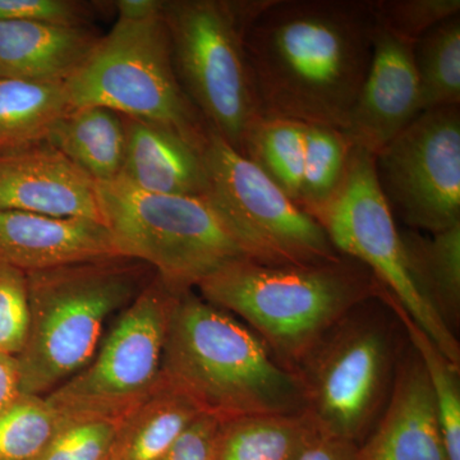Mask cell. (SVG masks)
I'll return each instance as SVG.
<instances>
[{
  "mask_svg": "<svg viewBox=\"0 0 460 460\" xmlns=\"http://www.w3.org/2000/svg\"><path fill=\"white\" fill-rule=\"evenodd\" d=\"M47 142L96 183L117 180L126 147L123 115L102 107L68 109Z\"/></svg>",
  "mask_w": 460,
  "mask_h": 460,
  "instance_id": "20",
  "label": "cell"
},
{
  "mask_svg": "<svg viewBox=\"0 0 460 460\" xmlns=\"http://www.w3.org/2000/svg\"><path fill=\"white\" fill-rule=\"evenodd\" d=\"M420 111L460 105V14L447 18L413 45Z\"/></svg>",
  "mask_w": 460,
  "mask_h": 460,
  "instance_id": "25",
  "label": "cell"
},
{
  "mask_svg": "<svg viewBox=\"0 0 460 460\" xmlns=\"http://www.w3.org/2000/svg\"><path fill=\"white\" fill-rule=\"evenodd\" d=\"M0 210L102 223L96 181L48 142L0 156Z\"/></svg>",
  "mask_w": 460,
  "mask_h": 460,
  "instance_id": "14",
  "label": "cell"
},
{
  "mask_svg": "<svg viewBox=\"0 0 460 460\" xmlns=\"http://www.w3.org/2000/svg\"><path fill=\"white\" fill-rule=\"evenodd\" d=\"M305 138V123L261 118L248 131L242 154L296 204L304 172Z\"/></svg>",
  "mask_w": 460,
  "mask_h": 460,
  "instance_id": "24",
  "label": "cell"
},
{
  "mask_svg": "<svg viewBox=\"0 0 460 460\" xmlns=\"http://www.w3.org/2000/svg\"><path fill=\"white\" fill-rule=\"evenodd\" d=\"M22 395L17 357L0 352V416L11 410Z\"/></svg>",
  "mask_w": 460,
  "mask_h": 460,
  "instance_id": "35",
  "label": "cell"
},
{
  "mask_svg": "<svg viewBox=\"0 0 460 460\" xmlns=\"http://www.w3.org/2000/svg\"><path fill=\"white\" fill-rule=\"evenodd\" d=\"M319 435L305 411L223 420L215 460H298Z\"/></svg>",
  "mask_w": 460,
  "mask_h": 460,
  "instance_id": "22",
  "label": "cell"
},
{
  "mask_svg": "<svg viewBox=\"0 0 460 460\" xmlns=\"http://www.w3.org/2000/svg\"><path fill=\"white\" fill-rule=\"evenodd\" d=\"M410 354L399 362L384 416L359 444L357 460H449L425 368Z\"/></svg>",
  "mask_w": 460,
  "mask_h": 460,
  "instance_id": "15",
  "label": "cell"
},
{
  "mask_svg": "<svg viewBox=\"0 0 460 460\" xmlns=\"http://www.w3.org/2000/svg\"><path fill=\"white\" fill-rule=\"evenodd\" d=\"M93 5L74 0H0V21L84 27Z\"/></svg>",
  "mask_w": 460,
  "mask_h": 460,
  "instance_id": "32",
  "label": "cell"
},
{
  "mask_svg": "<svg viewBox=\"0 0 460 460\" xmlns=\"http://www.w3.org/2000/svg\"><path fill=\"white\" fill-rule=\"evenodd\" d=\"M96 190L117 252L146 263L172 292L248 257L204 196L156 195L120 178L96 183Z\"/></svg>",
  "mask_w": 460,
  "mask_h": 460,
  "instance_id": "6",
  "label": "cell"
},
{
  "mask_svg": "<svg viewBox=\"0 0 460 460\" xmlns=\"http://www.w3.org/2000/svg\"><path fill=\"white\" fill-rule=\"evenodd\" d=\"M371 5L378 25L413 44L432 27L460 14V0H371Z\"/></svg>",
  "mask_w": 460,
  "mask_h": 460,
  "instance_id": "30",
  "label": "cell"
},
{
  "mask_svg": "<svg viewBox=\"0 0 460 460\" xmlns=\"http://www.w3.org/2000/svg\"><path fill=\"white\" fill-rule=\"evenodd\" d=\"M68 109L66 84L0 78V156L47 142Z\"/></svg>",
  "mask_w": 460,
  "mask_h": 460,
  "instance_id": "23",
  "label": "cell"
},
{
  "mask_svg": "<svg viewBox=\"0 0 460 460\" xmlns=\"http://www.w3.org/2000/svg\"><path fill=\"white\" fill-rule=\"evenodd\" d=\"M172 296L156 275L124 308L93 359L45 396L60 420L119 422L155 389Z\"/></svg>",
  "mask_w": 460,
  "mask_h": 460,
  "instance_id": "9",
  "label": "cell"
},
{
  "mask_svg": "<svg viewBox=\"0 0 460 460\" xmlns=\"http://www.w3.org/2000/svg\"><path fill=\"white\" fill-rule=\"evenodd\" d=\"M155 277L146 263L120 255L26 272L30 328L17 356L23 394L45 398L83 370L108 320Z\"/></svg>",
  "mask_w": 460,
  "mask_h": 460,
  "instance_id": "4",
  "label": "cell"
},
{
  "mask_svg": "<svg viewBox=\"0 0 460 460\" xmlns=\"http://www.w3.org/2000/svg\"><path fill=\"white\" fill-rule=\"evenodd\" d=\"M413 45L377 23L370 68L343 129L354 146L371 155L422 113Z\"/></svg>",
  "mask_w": 460,
  "mask_h": 460,
  "instance_id": "13",
  "label": "cell"
},
{
  "mask_svg": "<svg viewBox=\"0 0 460 460\" xmlns=\"http://www.w3.org/2000/svg\"><path fill=\"white\" fill-rule=\"evenodd\" d=\"M376 29L371 0H270L246 36L262 118L344 129Z\"/></svg>",
  "mask_w": 460,
  "mask_h": 460,
  "instance_id": "1",
  "label": "cell"
},
{
  "mask_svg": "<svg viewBox=\"0 0 460 460\" xmlns=\"http://www.w3.org/2000/svg\"><path fill=\"white\" fill-rule=\"evenodd\" d=\"M375 162L387 204L411 229L460 224V105L422 111Z\"/></svg>",
  "mask_w": 460,
  "mask_h": 460,
  "instance_id": "12",
  "label": "cell"
},
{
  "mask_svg": "<svg viewBox=\"0 0 460 460\" xmlns=\"http://www.w3.org/2000/svg\"><path fill=\"white\" fill-rule=\"evenodd\" d=\"M202 159L204 198L251 260L266 265H307L343 256L313 217L210 128Z\"/></svg>",
  "mask_w": 460,
  "mask_h": 460,
  "instance_id": "8",
  "label": "cell"
},
{
  "mask_svg": "<svg viewBox=\"0 0 460 460\" xmlns=\"http://www.w3.org/2000/svg\"><path fill=\"white\" fill-rule=\"evenodd\" d=\"M222 420L201 413L159 460H215Z\"/></svg>",
  "mask_w": 460,
  "mask_h": 460,
  "instance_id": "33",
  "label": "cell"
},
{
  "mask_svg": "<svg viewBox=\"0 0 460 460\" xmlns=\"http://www.w3.org/2000/svg\"><path fill=\"white\" fill-rule=\"evenodd\" d=\"M270 0H171L164 16L181 87L211 131L243 154L261 119L246 36Z\"/></svg>",
  "mask_w": 460,
  "mask_h": 460,
  "instance_id": "5",
  "label": "cell"
},
{
  "mask_svg": "<svg viewBox=\"0 0 460 460\" xmlns=\"http://www.w3.org/2000/svg\"><path fill=\"white\" fill-rule=\"evenodd\" d=\"M401 241L417 293L456 334L460 317V224L429 235L405 230Z\"/></svg>",
  "mask_w": 460,
  "mask_h": 460,
  "instance_id": "21",
  "label": "cell"
},
{
  "mask_svg": "<svg viewBox=\"0 0 460 460\" xmlns=\"http://www.w3.org/2000/svg\"><path fill=\"white\" fill-rule=\"evenodd\" d=\"M123 119L126 147L118 178L156 195L204 196L202 150L160 124L135 118Z\"/></svg>",
  "mask_w": 460,
  "mask_h": 460,
  "instance_id": "17",
  "label": "cell"
},
{
  "mask_svg": "<svg viewBox=\"0 0 460 460\" xmlns=\"http://www.w3.org/2000/svg\"><path fill=\"white\" fill-rule=\"evenodd\" d=\"M162 376L222 422L305 411L298 375L253 330L192 289L172 292Z\"/></svg>",
  "mask_w": 460,
  "mask_h": 460,
  "instance_id": "2",
  "label": "cell"
},
{
  "mask_svg": "<svg viewBox=\"0 0 460 460\" xmlns=\"http://www.w3.org/2000/svg\"><path fill=\"white\" fill-rule=\"evenodd\" d=\"M353 313L321 339L296 374L317 431L359 445L389 393L393 345L384 323Z\"/></svg>",
  "mask_w": 460,
  "mask_h": 460,
  "instance_id": "10",
  "label": "cell"
},
{
  "mask_svg": "<svg viewBox=\"0 0 460 460\" xmlns=\"http://www.w3.org/2000/svg\"><path fill=\"white\" fill-rule=\"evenodd\" d=\"M102 36L89 27L0 21V78L66 84Z\"/></svg>",
  "mask_w": 460,
  "mask_h": 460,
  "instance_id": "18",
  "label": "cell"
},
{
  "mask_svg": "<svg viewBox=\"0 0 460 460\" xmlns=\"http://www.w3.org/2000/svg\"><path fill=\"white\" fill-rule=\"evenodd\" d=\"M119 255L102 223L0 210V262L23 272Z\"/></svg>",
  "mask_w": 460,
  "mask_h": 460,
  "instance_id": "16",
  "label": "cell"
},
{
  "mask_svg": "<svg viewBox=\"0 0 460 460\" xmlns=\"http://www.w3.org/2000/svg\"><path fill=\"white\" fill-rule=\"evenodd\" d=\"M165 0H118L115 8L118 20L145 21L159 16L164 11Z\"/></svg>",
  "mask_w": 460,
  "mask_h": 460,
  "instance_id": "36",
  "label": "cell"
},
{
  "mask_svg": "<svg viewBox=\"0 0 460 460\" xmlns=\"http://www.w3.org/2000/svg\"><path fill=\"white\" fill-rule=\"evenodd\" d=\"M202 298L246 321L272 356L296 372L321 339L385 288L349 256L307 265L234 260L199 284Z\"/></svg>",
  "mask_w": 460,
  "mask_h": 460,
  "instance_id": "3",
  "label": "cell"
},
{
  "mask_svg": "<svg viewBox=\"0 0 460 460\" xmlns=\"http://www.w3.org/2000/svg\"><path fill=\"white\" fill-rule=\"evenodd\" d=\"M313 217L339 252L367 266L441 353L460 368L456 334L423 302L408 275L401 230L396 229L392 208L378 183L375 156L354 148L337 195Z\"/></svg>",
  "mask_w": 460,
  "mask_h": 460,
  "instance_id": "11",
  "label": "cell"
},
{
  "mask_svg": "<svg viewBox=\"0 0 460 460\" xmlns=\"http://www.w3.org/2000/svg\"><path fill=\"white\" fill-rule=\"evenodd\" d=\"M118 423L108 420H62L32 460H108Z\"/></svg>",
  "mask_w": 460,
  "mask_h": 460,
  "instance_id": "29",
  "label": "cell"
},
{
  "mask_svg": "<svg viewBox=\"0 0 460 460\" xmlns=\"http://www.w3.org/2000/svg\"><path fill=\"white\" fill-rule=\"evenodd\" d=\"M201 413L189 395L162 376L118 423L108 460H159Z\"/></svg>",
  "mask_w": 460,
  "mask_h": 460,
  "instance_id": "19",
  "label": "cell"
},
{
  "mask_svg": "<svg viewBox=\"0 0 460 460\" xmlns=\"http://www.w3.org/2000/svg\"><path fill=\"white\" fill-rule=\"evenodd\" d=\"M358 444L332 436L319 435L298 460H357Z\"/></svg>",
  "mask_w": 460,
  "mask_h": 460,
  "instance_id": "34",
  "label": "cell"
},
{
  "mask_svg": "<svg viewBox=\"0 0 460 460\" xmlns=\"http://www.w3.org/2000/svg\"><path fill=\"white\" fill-rule=\"evenodd\" d=\"M59 417L42 396H21L0 416V460H32L59 429Z\"/></svg>",
  "mask_w": 460,
  "mask_h": 460,
  "instance_id": "28",
  "label": "cell"
},
{
  "mask_svg": "<svg viewBox=\"0 0 460 460\" xmlns=\"http://www.w3.org/2000/svg\"><path fill=\"white\" fill-rule=\"evenodd\" d=\"M354 148L343 129L305 124L304 172L296 202L305 214L313 217L337 195Z\"/></svg>",
  "mask_w": 460,
  "mask_h": 460,
  "instance_id": "27",
  "label": "cell"
},
{
  "mask_svg": "<svg viewBox=\"0 0 460 460\" xmlns=\"http://www.w3.org/2000/svg\"><path fill=\"white\" fill-rule=\"evenodd\" d=\"M384 304L399 317L407 332L414 352L425 368L432 395H434L438 425L449 460H460V390L459 368L456 367L431 338L417 325L407 311L390 293L380 296Z\"/></svg>",
  "mask_w": 460,
  "mask_h": 460,
  "instance_id": "26",
  "label": "cell"
},
{
  "mask_svg": "<svg viewBox=\"0 0 460 460\" xmlns=\"http://www.w3.org/2000/svg\"><path fill=\"white\" fill-rule=\"evenodd\" d=\"M71 108L102 107L160 124L202 150L208 127L181 87L164 16L118 20L66 84Z\"/></svg>",
  "mask_w": 460,
  "mask_h": 460,
  "instance_id": "7",
  "label": "cell"
},
{
  "mask_svg": "<svg viewBox=\"0 0 460 460\" xmlns=\"http://www.w3.org/2000/svg\"><path fill=\"white\" fill-rule=\"evenodd\" d=\"M30 328L26 272L0 262V352L17 357Z\"/></svg>",
  "mask_w": 460,
  "mask_h": 460,
  "instance_id": "31",
  "label": "cell"
}]
</instances>
